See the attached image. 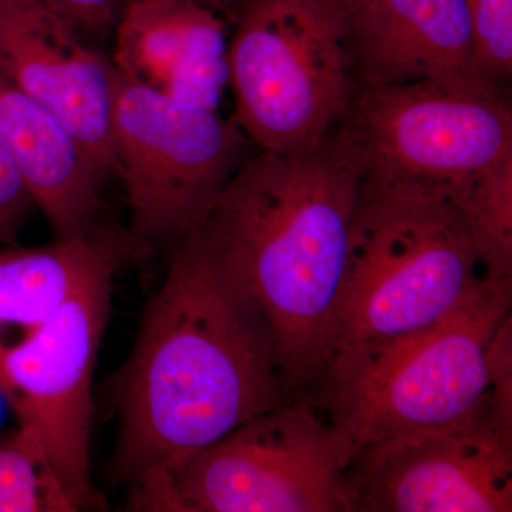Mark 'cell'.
<instances>
[{
  "instance_id": "6da1fadb",
  "label": "cell",
  "mask_w": 512,
  "mask_h": 512,
  "mask_svg": "<svg viewBox=\"0 0 512 512\" xmlns=\"http://www.w3.org/2000/svg\"><path fill=\"white\" fill-rule=\"evenodd\" d=\"M171 249L164 284L113 380V474L130 485L292 400L274 335L247 292L192 232Z\"/></svg>"
},
{
  "instance_id": "7a4b0ae2",
  "label": "cell",
  "mask_w": 512,
  "mask_h": 512,
  "mask_svg": "<svg viewBox=\"0 0 512 512\" xmlns=\"http://www.w3.org/2000/svg\"><path fill=\"white\" fill-rule=\"evenodd\" d=\"M362 183L335 131L311 153L259 150L191 231L264 316L292 400L315 402L325 377Z\"/></svg>"
},
{
  "instance_id": "3957f363",
  "label": "cell",
  "mask_w": 512,
  "mask_h": 512,
  "mask_svg": "<svg viewBox=\"0 0 512 512\" xmlns=\"http://www.w3.org/2000/svg\"><path fill=\"white\" fill-rule=\"evenodd\" d=\"M483 279L473 239L453 202L363 181L325 377L436 325Z\"/></svg>"
},
{
  "instance_id": "277c9868",
  "label": "cell",
  "mask_w": 512,
  "mask_h": 512,
  "mask_svg": "<svg viewBox=\"0 0 512 512\" xmlns=\"http://www.w3.org/2000/svg\"><path fill=\"white\" fill-rule=\"evenodd\" d=\"M512 279H483L436 325L330 370L316 397L342 444L359 448L394 434L466 420L498 402L495 340L511 319Z\"/></svg>"
},
{
  "instance_id": "5b68a950",
  "label": "cell",
  "mask_w": 512,
  "mask_h": 512,
  "mask_svg": "<svg viewBox=\"0 0 512 512\" xmlns=\"http://www.w3.org/2000/svg\"><path fill=\"white\" fill-rule=\"evenodd\" d=\"M335 133L366 183L453 201L511 156L510 90L474 73L353 84Z\"/></svg>"
},
{
  "instance_id": "8992f818",
  "label": "cell",
  "mask_w": 512,
  "mask_h": 512,
  "mask_svg": "<svg viewBox=\"0 0 512 512\" xmlns=\"http://www.w3.org/2000/svg\"><path fill=\"white\" fill-rule=\"evenodd\" d=\"M228 40L234 119L254 147L311 153L352 99L348 22L332 0H247Z\"/></svg>"
},
{
  "instance_id": "52a82bcc",
  "label": "cell",
  "mask_w": 512,
  "mask_h": 512,
  "mask_svg": "<svg viewBox=\"0 0 512 512\" xmlns=\"http://www.w3.org/2000/svg\"><path fill=\"white\" fill-rule=\"evenodd\" d=\"M342 444L328 413L293 399L168 473L131 485V511L349 512Z\"/></svg>"
},
{
  "instance_id": "ba28073f",
  "label": "cell",
  "mask_w": 512,
  "mask_h": 512,
  "mask_svg": "<svg viewBox=\"0 0 512 512\" xmlns=\"http://www.w3.org/2000/svg\"><path fill=\"white\" fill-rule=\"evenodd\" d=\"M111 143L141 254L190 234L254 147L220 110L177 103L114 67Z\"/></svg>"
},
{
  "instance_id": "9c48e42d",
  "label": "cell",
  "mask_w": 512,
  "mask_h": 512,
  "mask_svg": "<svg viewBox=\"0 0 512 512\" xmlns=\"http://www.w3.org/2000/svg\"><path fill=\"white\" fill-rule=\"evenodd\" d=\"M114 275L97 276L0 352V396L39 434L79 511L99 500L90 478L92 383Z\"/></svg>"
},
{
  "instance_id": "30bf717a",
  "label": "cell",
  "mask_w": 512,
  "mask_h": 512,
  "mask_svg": "<svg viewBox=\"0 0 512 512\" xmlns=\"http://www.w3.org/2000/svg\"><path fill=\"white\" fill-rule=\"evenodd\" d=\"M343 484L349 512H511L512 414L491 404L373 441L350 458Z\"/></svg>"
},
{
  "instance_id": "8fae6325",
  "label": "cell",
  "mask_w": 512,
  "mask_h": 512,
  "mask_svg": "<svg viewBox=\"0 0 512 512\" xmlns=\"http://www.w3.org/2000/svg\"><path fill=\"white\" fill-rule=\"evenodd\" d=\"M0 72L63 124L101 181L114 175L113 64L45 0H0Z\"/></svg>"
},
{
  "instance_id": "7c38bea8",
  "label": "cell",
  "mask_w": 512,
  "mask_h": 512,
  "mask_svg": "<svg viewBox=\"0 0 512 512\" xmlns=\"http://www.w3.org/2000/svg\"><path fill=\"white\" fill-rule=\"evenodd\" d=\"M227 23L192 0H128L111 33L109 59L153 92L218 110L228 87Z\"/></svg>"
},
{
  "instance_id": "4fadbf2b",
  "label": "cell",
  "mask_w": 512,
  "mask_h": 512,
  "mask_svg": "<svg viewBox=\"0 0 512 512\" xmlns=\"http://www.w3.org/2000/svg\"><path fill=\"white\" fill-rule=\"evenodd\" d=\"M346 43L360 86L473 73L464 0H375L350 20Z\"/></svg>"
},
{
  "instance_id": "5bb4252c",
  "label": "cell",
  "mask_w": 512,
  "mask_h": 512,
  "mask_svg": "<svg viewBox=\"0 0 512 512\" xmlns=\"http://www.w3.org/2000/svg\"><path fill=\"white\" fill-rule=\"evenodd\" d=\"M0 137L56 238L100 227L101 180L63 124L0 72Z\"/></svg>"
},
{
  "instance_id": "9a60e30c",
  "label": "cell",
  "mask_w": 512,
  "mask_h": 512,
  "mask_svg": "<svg viewBox=\"0 0 512 512\" xmlns=\"http://www.w3.org/2000/svg\"><path fill=\"white\" fill-rule=\"evenodd\" d=\"M140 254L128 232L106 225L42 247L0 248V352L9 332L28 335L83 286Z\"/></svg>"
},
{
  "instance_id": "2e32d148",
  "label": "cell",
  "mask_w": 512,
  "mask_h": 512,
  "mask_svg": "<svg viewBox=\"0 0 512 512\" xmlns=\"http://www.w3.org/2000/svg\"><path fill=\"white\" fill-rule=\"evenodd\" d=\"M484 276L512 279V154L488 167L453 201Z\"/></svg>"
},
{
  "instance_id": "e0dca14e",
  "label": "cell",
  "mask_w": 512,
  "mask_h": 512,
  "mask_svg": "<svg viewBox=\"0 0 512 512\" xmlns=\"http://www.w3.org/2000/svg\"><path fill=\"white\" fill-rule=\"evenodd\" d=\"M74 511L39 434L19 424L0 436V512Z\"/></svg>"
},
{
  "instance_id": "ac0fdd59",
  "label": "cell",
  "mask_w": 512,
  "mask_h": 512,
  "mask_svg": "<svg viewBox=\"0 0 512 512\" xmlns=\"http://www.w3.org/2000/svg\"><path fill=\"white\" fill-rule=\"evenodd\" d=\"M473 39L471 72L508 86L512 76V0H464Z\"/></svg>"
},
{
  "instance_id": "d6986e66",
  "label": "cell",
  "mask_w": 512,
  "mask_h": 512,
  "mask_svg": "<svg viewBox=\"0 0 512 512\" xmlns=\"http://www.w3.org/2000/svg\"><path fill=\"white\" fill-rule=\"evenodd\" d=\"M33 207L28 183L0 137V245L18 244L20 229Z\"/></svg>"
},
{
  "instance_id": "ffe728a7",
  "label": "cell",
  "mask_w": 512,
  "mask_h": 512,
  "mask_svg": "<svg viewBox=\"0 0 512 512\" xmlns=\"http://www.w3.org/2000/svg\"><path fill=\"white\" fill-rule=\"evenodd\" d=\"M57 15L83 37L113 33L128 0H45Z\"/></svg>"
},
{
  "instance_id": "44dd1931",
  "label": "cell",
  "mask_w": 512,
  "mask_h": 512,
  "mask_svg": "<svg viewBox=\"0 0 512 512\" xmlns=\"http://www.w3.org/2000/svg\"><path fill=\"white\" fill-rule=\"evenodd\" d=\"M192 2L200 3L205 8L214 10L232 25L247 0H192Z\"/></svg>"
},
{
  "instance_id": "7402d4cb",
  "label": "cell",
  "mask_w": 512,
  "mask_h": 512,
  "mask_svg": "<svg viewBox=\"0 0 512 512\" xmlns=\"http://www.w3.org/2000/svg\"><path fill=\"white\" fill-rule=\"evenodd\" d=\"M336 6L343 13L346 18V22L355 19L357 15L363 12V10L369 8L375 0H332Z\"/></svg>"
}]
</instances>
